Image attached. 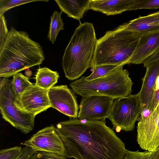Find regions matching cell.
<instances>
[{
	"label": "cell",
	"instance_id": "4",
	"mask_svg": "<svg viewBox=\"0 0 159 159\" xmlns=\"http://www.w3.org/2000/svg\"><path fill=\"white\" fill-rule=\"evenodd\" d=\"M142 35L125 30L120 25L106 32L97 40L91 68L102 65L120 66L127 64Z\"/></svg>",
	"mask_w": 159,
	"mask_h": 159
},
{
	"label": "cell",
	"instance_id": "8",
	"mask_svg": "<svg viewBox=\"0 0 159 159\" xmlns=\"http://www.w3.org/2000/svg\"><path fill=\"white\" fill-rule=\"evenodd\" d=\"M137 120L138 143L142 149L154 152L159 147V104L149 116Z\"/></svg>",
	"mask_w": 159,
	"mask_h": 159
},
{
	"label": "cell",
	"instance_id": "9",
	"mask_svg": "<svg viewBox=\"0 0 159 159\" xmlns=\"http://www.w3.org/2000/svg\"><path fill=\"white\" fill-rule=\"evenodd\" d=\"M21 144L30 147L36 152L53 153L64 157L62 141L56 128L52 125L39 130Z\"/></svg>",
	"mask_w": 159,
	"mask_h": 159
},
{
	"label": "cell",
	"instance_id": "28",
	"mask_svg": "<svg viewBox=\"0 0 159 159\" xmlns=\"http://www.w3.org/2000/svg\"><path fill=\"white\" fill-rule=\"evenodd\" d=\"M36 152L30 147H23L20 155L16 159H30Z\"/></svg>",
	"mask_w": 159,
	"mask_h": 159
},
{
	"label": "cell",
	"instance_id": "7",
	"mask_svg": "<svg viewBox=\"0 0 159 159\" xmlns=\"http://www.w3.org/2000/svg\"><path fill=\"white\" fill-rule=\"evenodd\" d=\"M141 112L138 94H130L114 100L108 118L117 132L131 131Z\"/></svg>",
	"mask_w": 159,
	"mask_h": 159
},
{
	"label": "cell",
	"instance_id": "6",
	"mask_svg": "<svg viewBox=\"0 0 159 159\" xmlns=\"http://www.w3.org/2000/svg\"><path fill=\"white\" fill-rule=\"evenodd\" d=\"M8 78L1 79L0 110L2 118L12 126L27 134L34 127L36 116L25 112L16 105V97L11 86Z\"/></svg>",
	"mask_w": 159,
	"mask_h": 159
},
{
	"label": "cell",
	"instance_id": "26",
	"mask_svg": "<svg viewBox=\"0 0 159 159\" xmlns=\"http://www.w3.org/2000/svg\"><path fill=\"white\" fill-rule=\"evenodd\" d=\"M6 22L4 14L0 15V50L3 45L8 32Z\"/></svg>",
	"mask_w": 159,
	"mask_h": 159
},
{
	"label": "cell",
	"instance_id": "11",
	"mask_svg": "<svg viewBox=\"0 0 159 159\" xmlns=\"http://www.w3.org/2000/svg\"><path fill=\"white\" fill-rule=\"evenodd\" d=\"M48 91L33 85L16 98L15 104L22 111L36 116L51 107Z\"/></svg>",
	"mask_w": 159,
	"mask_h": 159
},
{
	"label": "cell",
	"instance_id": "22",
	"mask_svg": "<svg viewBox=\"0 0 159 159\" xmlns=\"http://www.w3.org/2000/svg\"><path fill=\"white\" fill-rule=\"evenodd\" d=\"M48 1L47 0H0V15L4 14L12 8L25 3L34 2Z\"/></svg>",
	"mask_w": 159,
	"mask_h": 159
},
{
	"label": "cell",
	"instance_id": "17",
	"mask_svg": "<svg viewBox=\"0 0 159 159\" xmlns=\"http://www.w3.org/2000/svg\"><path fill=\"white\" fill-rule=\"evenodd\" d=\"M91 0H55L61 12L68 16L79 20L83 17L85 12L90 9Z\"/></svg>",
	"mask_w": 159,
	"mask_h": 159
},
{
	"label": "cell",
	"instance_id": "30",
	"mask_svg": "<svg viewBox=\"0 0 159 159\" xmlns=\"http://www.w3.org/2000/svg\"><path fill=\"white\" fill-rule=\"evenodd\" d=\"M159 59V49L153 54L146 59L143 63V66L147 67Z\"/></svg>",
	"mask_w": 159,
	"mask_h": 159
},
{
	"label": "cell",
	"instance_id": "1",
	"mask_svg": "<svg viewBox=\"0 0 159 159\" xmlns=\"http://www.w3.org/2000/svg\"><path fill=\"white\" fill-rule=\"evenodd\" d=\"M66 158L123 159L125 145L105 121L70 118L56 125Z\"/></svg>",
	"mask_w": 159,
	"mask_h": 159
},
{
	"label": "cell",
	"instance_id": "12",
	"mask_svg": "<svg viewBox=\"0 0 159 159\" xmlns=\"http://www.w3.org/2000/svg\"><path fill=\"white\" fill-rule=\"evenodd\" d=\"M51 107L70 118L77 119L79 105L75 93L66 85L53 86L48 90Z\"/></svg>",
	"mask_w": 159,
	"mask_h": 159
},
{
	"label": "cell",
	"instance_id": "13",
	"mask_svg": "<svg viewBox=\"0 0 159 159\" xmlns=\"http://www.w3.org/2000/svg\"><path fill=\"white\" fill-rule=\"evenodd\" d=\"M159 49V31L142 34L127 64H139Z\"/></svg>",
	"mask_w": 159,
	"mask_h": 159
},
{
	"label": "cell",
	"instance_id": "14",
	"mask_svg": "<svg viewBox=\"0 0 159 159\" xmlns=\"http://www.w3.org/2000/svg\"><path fill=\"white\" fill-rule=\"evenodd\" d=\"M159 75V59L146 67L145 75L142 78V85L138 93L141 112L148 108L151 102Z\"/></svg>",
	"mask_w": 159,
	"mask_h": 159
},
{
	"label": "cell",
	"instance_id": "25",
	"mask_svg": "<svg viewBox=\"0 0 159 159\" xmlns=\"http://www.w3.org/2000/svg\"><path fill=\"white\" fill-rule=\"evenodd\" d=\"M152 152L147 151L141 152L138 150L131 151L126 149L123 159H149Z\"/></svg>",
	"mask_w": 159,
	"mask_h": 159
},
{
	"label": "cell",
	"instance_id": "23",
	"mask_svg": "<svg viewBox=\"0 0 159 159\" xmlns=\"http://www.w3.org/2000/svg\"><path fill=\"white\" fill-rule=\"evenodd\" d=\"M159 8V0H136L131 7V10Z\"/></svg>",
	"mask_w": 159,
	"mask_h": 159
},
{
	"label": "cell",
	"instance_id": "20",
	"mask_svg": "<svg viewBox=\"0 0 159 159\" xmlns=\"http://www.w3.org/2000/svg\"><path fill=\"white\" fill-rule=\"evenodd\" d=\"M62 12L55 11L51 17L48 38L52 43L55 42L59 31L64 29V23L61 16Z\"/></svg>",
	"mask_w": 159,
	"mask_h": 159
},
{
	"label": "cell",
	"instance_id": "31",
	"mask_svg": "<svg viewBox=\"0 0 159 159\" xmlns=\"http://www.w3.org/2000/svg\"><path fill=\"white\" fill-rule=\"evenodd\" d=\"M149 159H159V147L152 152Z\"/></svg>",
	"mask_w": 159,
	"mask_h": 159
},
{
	"label": "cell",
	"instance_id": "21",
	"mask_svg": "<svg viewBox=\"0 0 159 159\" xmlns=\"http://www.w3.org/2000/svg\"><path fill=\"white\" fill-rule=\"evenodd\" d=\"M119 66L112 65H102L96 66L93 68V72L90 75L87 77L83 76L86 80L91 81L105 75Z\"/></svg>",
	"mask_w": 159,
	"mask_h": 159
},
{
	"label": "cell",
	"instance_id": "16",
	"mask_svg": "<svg viewBox=\"0 0 159 159\" xmlns=\"http://www.w3.org/2000/svg\"><path fill=\"white\" fill-rule=\"evenodd\" d=\"M136 0H91L90 9L107 16L120 14L131 8Z\"/></svg>",
	"mask_w": 159,
	"mask_h": 159
},
{
	"label": "cell",
	"instance_id": "24",
	"mask_svg": "<svg viewBox=\"0 0 159 159\" xmlns=\"http://www.w3.org/2000/svg\"><path fill=\"white\" fill-rule=\"evenodd\" d=\"M22 148L16 146L1 150L0 159H16L20 154Z\"/></svg>",
	"mask_w": 159,
	"mask_h": 159
},
{
	"label": "cell",
	"instance_id": "27",
	"mask_svg": "<svg viewBox=\"0 0 159 159\" xmlns=\"http://www.w3.org/2000/svg\"><path fill=\"white\" fill-rule=\"evenodd\" d=\"M30 159H69L59 155L45 152H36Z\"/></svg>",
	"mask_w": 159,
	"mask_h": 159
},
{
	"label": "cell",
	"instance_id": "29",
	"mask_svg": "<svg viewBox=\"0 0 159 159\" xmlns=\"http://www.w3.org/2000/svg\"><path fill=\"white\" fill-rule=\"evenodd\" d=\"M159 104V89L155 90L151 102L148 108L151 112Z\"/></svg>",
	"mask_w": 159,
	"mask_h": 159
},
{
	"label": "cell",
	"instance_id": "10",
	"mask_svg": "<svg viewBox=\"0 0 159 159\" xmlns=\"http://www.w3.org/2000/svg\"><path fill=\"white\" fill-rule=\"evenodd\" d=\"M114 99L107 96L93 95L82 97L77 118L80 120L105 121Z\"/></svg>",
	"mask_w": 159,
	"mask_h": 159
},
{
	"label": "cell",
	"instance_id": "5",
	"mask_svg": "<svg viewBox=\"0 0 159 159\" xmlns=\"http://www.w3.org/2000/svg\"><path fill=\"white\" fill-rule=\"evenodd\" d=\"M120 66L104 75L88 81L83 76L71 82L75 93L85 97L93 95L107 96L116 99L130 94L133 82L129 73Z\"/></svg>",
	"mask_w": 159,
	"mask_h": 159
},
{
	"label": "cell",
	"instance_id": "15",
	"mask_svg": "<svg viewBox=\"0 0 159 159\" xmlns=\"http://www.w3.org/2000/svg\"><path fill=\"white\" fill-rule=\"evenodd\" d=\"M120 26L125 30L142 34L159 31V11L140 16Z\"/></svg>",
	"mask_w": 159,
	"mask_h": 159
},
{
	"label": "cell",
	"instance_id": "18",
	"mask_svg": "<svg viewBox=\"0 0 159 159\" xmlns=\"http://www.w3.org/2000/svg\"><path fill=\"white\" fill-rule=\"evenodd\" d=\"M59 77L56 71L46 67L39 68L35 75V85L42 89L49 90L57 82Z\"/></svg>",
	"mask_w": 159,
	"mask_h": 159
},
{
	"label": "cell",
	"instance_id": "2",
	"mask_svg": "<svg viewBox=\"0 0 159 159\" xmlns=\"http://www.w3.org/2000/svg\"><path fill=\"white\" fill-rule=\"evenodd\" d=\"M42 47L24 31L11 27L0 50V77L8 78L25 69L42 64Z\"/></svg>",
	"mask_w": 159,
	"mask_h": 159
},
{
	"label": "cell",
	"instance_id": "3",
	"mask_svg": "<svg viewBox=\"0 0 159 159\" xmlns=\"http://www.w3.org/2000/svg\"><path fill=\"white\" fill-rule=\"evenodd\" d=\"M97 40L93 24L80 22L62 58V67L68 79H77L91 68Z\"/></svg>",
	"mask_w": 159,
	"mask_h": 159
},
{
	"label": "cell",
	"instance_id": "19",
	"mask_svg": "<svg viewBox=\"0 0 159 159\" xmlns=\"http://www.w3.org/2000/svg\"><path fill=\"white\" fill-rule=\"evenodd\" d=\"M11 82V88L16 98L20 96L29 87L33 85L29 80L21 73H19L13 75Z\"/></svg>",
	"mask_w": 159,
	"mask_h": 159
}]
</instances>
